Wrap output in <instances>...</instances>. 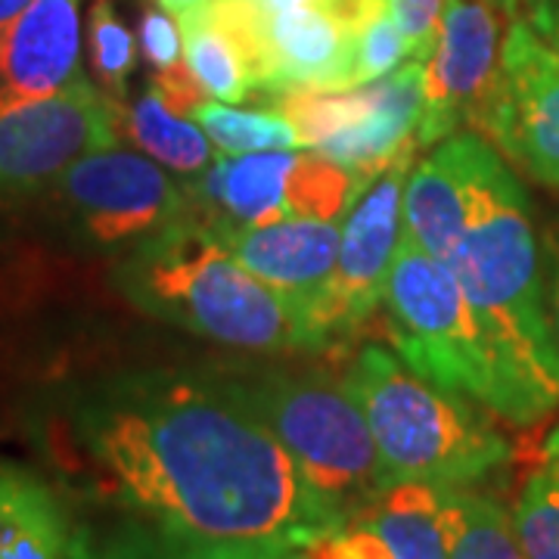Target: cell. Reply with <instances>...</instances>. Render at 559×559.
<instances>
[{
    "mask_svg": "<svg viewBox=\"0 0 559 559\" xmlns=\"http://www.w3.org/2000/svg\"><path fill=\"white\" fill-rule=\"evenodd\" d=\"M513 16L500 0H444L439 47L426 62V103L417 140L429 146L460 124L479 128L503 69Z\"/></svg>",
    "mask_w": 559,
    "mask_h": 559,
    "instance_id": "9",
    "label": "cell"
},
{
    "mask_svg": "<svg viewBox=\"0 0 559 559\" xmlns=\"http://www.w3.org/2000/svg\"><path fill=\"white\" fill-rule=\"evenodd\" d=\"M305 554L311 559H395L380 532L360 520L323 535L311 547H305Z\"/></svg>",
    "mask_w": 559,
    "mask_h": 559,
    "instance_id": "27",
    "label": "cell"
},
{
    "mask_svg": "<svg viewBox=\"0 0 559 559\" xmlns=\"http://www.w3.org/2000/svg\"><path fill=\"white\" fill-rule=\"evenodd\" d=\"M190 121H197L205 138L227 156H246L261 150H299L301 138L293 121L274 109H234L227 103L205 100L193 109Z\"/></svg>",
    "mask_w": 559,
    "mask_h": 559,
    "instance_id": "21",
    "label": "cell"
},
{
    "mask_svg": "<svg viewBox=\"0 0 559 559\" xmlns=\"http://www.w3.org/2000/svg\"><path fill=\"white\" fill-rule=\"evenodd\" d=\"M116 286L143 314L221 345L252 352L326 345L299 305L242 267L193 212L138 242L116 267Z\"/></svg>",
    "mask_w": 559,
    "mask_h": 559,
    "instance_id": "2",
    "label": "cell"
},
{
    "mask_svg": "<svg viewBox=\"0 0 559 559\" xmlns=\"http://www.w3.org/2000/svg\"><path fill=\"white\" fill-rule=\"evenodd\" d=\"M28 3H32V0H0V38L7 35V28H10L13 22L25 13Z\"/></svg>",
    "mask_w": 559,
    "mask_h": 559,
    "instance_id": "34",
    "label": "cell"
},
{
    "mask_svg": "<svg viewBox=\"0 0 559 559\" xmlns=\"http://www.w3.org/2000/svg\"><path fill=\"white\" fill-rule=\"evenodd\" d=\"M407 53L404 35L399 32V25L392 20V13L385 10L377 20H370L358 35V47H355V75L352 84L364 87L370 81L385 79L389 72H395Z\"/></svg>",
    "mask_w": 559,
    "mask_h": 559,
    "instance_id": "25",
    "label": "cell"
},
{
    "mask_svg": "<svg viewBox=\"0 0 559 559\" xmlns=\"http://www.w3.org/2000/svg\"><path fill=\"white\" fill-rule=\"evenodd\" d=\"M140 47L143 57L153 62L159 72H168L183 62V50H180V25H175L171 13L165 10H146L140 20Z\"/></svg>",
    "mask_w": 559,
    "mask_h": 559,
    "instance_id": "28",
    "label": "cell"
},
{
    "mask_svg": "<svg viewBox=\"0 0 559 559\" xmlns=\"http://www.w3.org/2000/svg\"><path fill=\"white\" fill-rule=\"evenodd\" d=\"M72 436L134 532L180 550L286 559L348 525L240 382L119 377L72 407Z\"/></svg>",
    "mask_w": 559,
    "mask_h": 559,
    "instance_id": "1",
    "label": "cell"
},
{
    "mask_svg": "<svg viewBox=\"0 0 559 559\" xmlns=\"http://www.w3.org/2000/svg\"><path fill=\"white\" fill-rule=\"evenodd\" d=\"M50 190L94 246H138L190 215V193L156 162L116 146L72 162Z\"/></svg>",
    "mask_w": 559,
    "mask_h": 559,
    "instance_id": "8",
    "label": "cell"
},
{
    "mask_svg": "<svg viewBox=\"0 0 559 559\" xmlns=\"http://www.w3.org/2000/svg\"><path fill=\"white\" fill-rule=\"evenodd\" d=\"M503 7H507V13L513 16V20H525L528 16V10H532V3L535 0H500Z\"/></svg>",
    "mask_w": 559,
    "mask_h": 559,
    "instance_id": "36",
    "label": "cell"
},
{
    "mask_svg": "<svg viewBox=\"0 0 559 559\" xmlns=\"http://www.w3.org/2000/svg\"><path fill=\"white\" fill-rule=\"evenodd\" d=\"M525 20L535 25L540 38L559 50V0H535Z\"/></svg>",
    "mask_w": 559,
    "mask_h": 559,
    "instance_id": "31",
    "label": "cell"
},
{
    "mask_svg": "<svg viewBox=\"0 0 559 559\" xmlns=\"http://www.w3.org/2000/svg\"><path fill=\"white\" fill-rule=\"evenodd\" d=\"M178 25L183 35V60L215 100L242 103L255 91L249 62L237 40L221 28V22L205 7L178 16Z\"/></svg>",
    "mask_w": 559,
    "mask_h": 559,
    "instance_id": "20",
    "label": "cell"
},
{
    "mask_svg": "<svg viewBox=\"0 0 559 559\" xmlns=\"http://www.w3.org/2000/svg\"><path fill=\"white\" fill-rule=\"evenodd\" d=\"M355 47L358 32L318 0L267 16L255 91L271 100L299 91H352Z\"/></svg>",
    "mask_w": 559,
    "mask_h": 559,
    "instance_id": "13",
    "label": "cell"
},
{
    "mask_svg": "<svg viewBox=\"0 0 559 559\" xmlns=\"http://www.w3.org/2000/svg\"><path fill=\"white\" fill-rule=\"evenodd\" d=\"M134 35L119 20L112 0H97L91 10V60L100 79L103 91L112 94V100L124 97V84L134 69Z\"/></svg>",
    "mask_w": 559,
    "mask_h": 559,
    "instance_id": "24",
    "label": "cell"
},
{
    "mask_svg": "<svg viewBox=\"0 0 559 559\" xmlns=\"http://www.w3.org/2000/svg\"><path fill=\"white\" fill-rule=\"evenodd\" d=\"M441 264L454 274L503 364L554 411L559 360L550 340L538 242L525 190L500 156Z\"/></svg>",
    "mask_w": 559,
    "mask_h": 559,
    "instance_id": "3",
    "label": "cell"
},
{
    "mask_svg": "<svg viewBox=\"0 0 559 559\" xmlns=\"http://www.w3.org/2000/svg\"><path fill=\"white\" fill-rule=\"evenodd\" d=\"M389 13L404 35L407 53L417 62H429L439 47L444 0H389Z\"/></svg>",
    "mask_w": 559,
    "mask_h": 559,
    "instance_id": "26",
    "label": "cell"
},
{
    "mask_svg": "<svg viewBox=\"0 0 559 559\" xmlns=\"http://www.w3.org/2000/svg\"><path fill=\"white\" fill-rule=\"evenodd\" d=\"M441 491L448 559H525L513 516L503 503L473 491L469 485H451Z\"/></svg>",
    "mask_w": 559,
    "mask_h": 559,
    "instance_id": "18",
    "label": "cell"
},
{
    "mask_svg": "<svg viewBox=\"0 0 559 559\" xmlns=\"http://www.w3.org/2000/svg\"><path fill=\"white\" fill-rule=\"evenodd\" d=\"M286 559H311L305 550H299V554H293V557H286Z\"/></svg>",
    "mask_w": 559,
    "mask_h": 559,
    "instance_id": "38",
    "label": "cell"
},
{
    "mask_svg": "<svg viewBox=\"0 0 559 559\" xmlns=\"http://www.w3.org/2000/svg\"><path fill=\"white\" fill-rule=\"evenodd\" d=\"M242 3L252 7V10H259L261 16H277L283 10L301 7V3H308V0H242Z\"/></svg>",
    "mask_w": 559,
    "mask_h": 559,
    "instance_id": "33",
    "label": "cell"
},
{
    "mask_svg": "<svg viewBox=\"0 0 559 559\" xmlns=\"http://www.w3.org/2000/svg\"><path fill=\"white\" fill-rule=\"evenodd\" d=\"M81 0H32L0 38V116L81 79Z\"/></svg>",
    "mask_w": 559,
    "mask_h": 559,
    "instance_id": "15",
    "label": "cell"
},
{
    "mask_svg": "<svg viewBox=\"0 0 559 559\" xmlns=\"http://www.w3.org/2000/svg\"><path fill=\"white\" fill-rule=\"evenodd\" d=\"M382 301L392 318L389 336L401 360L419 377L476 399L516 426H532L550 414L503 364L454 274L407 234L401 237Z\"/></svg>",
    "mask_w": 559,
    "mask_h": 559,
    "instance_id": "5",
    "label": "cell"
},
{
    "mask_svg": "<svg viewBox=\"0 0 559 559\" xmlns=\"http://www.w3.org/2000/svg\"><path fill=\"white\" fill-rule=\"evenodd\" d=\"M205 230L240 261L242 267H249L267 286H274L286 299L296 301L311 320V311L323 296L340 259L342 227L336 221L286 218L267 227L205 224Z\"/></svg>",
    "mask_w": 559,
    "mask_h": 559,
    "instance_id": "14",
    "label": "cell"
},
{
    "mask_svg": "<svg viewBox=\"0 0 559 559\" xmlns=\"http://www.w3.org/2000/svg\"><path fill=\"white\" fill-rule=\"evenodd\" d=\"M261 417L299 463L305 479L355 522L389 488L370 423L348 382L326 370L271 373L246 385Z\"/></svg>",
    "mask_w": 559,
    "mask_h": 559,
    "instance_id": "6",
    "label": "cell"
},
{
    "mask_svg": "<svg viewBox=\"0 0 559 559\" xmlns=\"http://www.w3.org/2000/svg\"><path fill=\"white\" fill-rule=\"evenodd\" d=\"M507 159L559 187V50L528 20H513L503 69L479 128Z\"/></svg>",
    "mask_w": 559,
    "mask_h": 559,
    "instance_id": "10",
    "label": "cell"
},
{
    "mask_svg": "<svg viewBox=\"0 0 559 559\" xmlns=\"http://www.w3.org/2000/svg\"><path fill=\"white\" fill-rule=\"evenodd\" d=\"M69 540L72 520L57 488L0 460V559H66Z\"/></svg>",
    "mask_w": 559,
    "mask_h": 559,
    "instance_id": "16",
    "label": "cell"
},
{
    "mask_svg": "<svg viewBox=\"0 0 559 559\" xmlns=\"http://www.w3.org/2000/svg\"><path fill=\"white\" fill-rule=\"evenodd\" d=\"M550 289H547V320H550V340H554V352L559 360V237L550 240Z\"/></svg>",
    "mask_w": 559,
    "mask_h": 559,
    "instance_id": "32",
    "label": "cell"
},
{
    "mask_svg": "<svg viewBox=\"0 0 559 559\" xmlns=\"http://www.w3.org/2000/svg\"><path fill=\"white\" fill-rule=\"evenodd\" d=\"M121 131L119 100L84 79L0 116V202L50 190L72 162L116 146Z\"/></svg>",
    "mask_w": 559,
    "mask_h": 559,
    "instance_id": "7",
    "label": "cell"
},
{
    "mask_svg": "<svg viewBox=\"0 0 559 559\" xmlns=\"http://www.w3.org/2000/svg\"><path fill=\"white\" fill-rule=\"evenodd\" d=\"M426 103V66L411 62L348 91V116L333 138L314 146L355 178L358 193L401 162H414L417 128Z\"/></svg>",
    "mask_w": 559,
    "mask_h": 559,
    "instance_id": "12",
    "label": "cell"
},
{
    "mask_svg": "<svg viewBox=\"0 0 559 559\" xmlns=\"http://www.w3.org/2000/svg\"><path fill=\"white\" fill-rule=\"evenodd\" d=\"M345 382L370 423L389 485H476L510 463L507 439L466 395L419 377L382 345H364Z\"/></svg>",
    "mask_w": 559,
    "mask_h": 559,
    "instance_id": "4",
    "label": "cell"
},
{
    "mask_svg": "<svg viewBox=\"0 0 559 559\" xmlns=\"http://www.w3.org/2000/svg\"><path fill=\"white\" fill-rule=\"evenodd\" d=\"M153 91L159 94L171 112H178L183 119H190L193 109L205 103V87H202L200 79L190 72L187 60L180 62V66H175V69H168V72H159L156 81H153Z\"/></svg>",
    "mask_w": 559,
    "mask_h": 559,
    "instance_id": "29",
    "label": "cell"
},
{
    "mask_svg": "<svg viewBox=\"0 0 559 559\" xmlns=\"http://www.w3.org/2000/svg\"><path fill=\"white\" fill-rule=\"evenodd\" d=\"M544 454L547 457H559V426L554 429V436L547 439V444H544Z\"/></svg>",
    "mask_w": 559,
    "mask_h": 559,
    "instance_id": "37",
    "label": "cell"
},
{
    "mask_svg": "<svg viewBox=\"0 0 559 559\" xmlns=\"http://www.w3.org/2000/svg\"><path fill=\"white\" fill-rule=\"evenodd\" d=\"M106 559H267V557H240V554H197V550H180L171 544L146 538L131 532L124 544H119Z\"/></svg>",
    "mask_w": 559,
    "mask_h": 559,
    "instance_id": "30",
    "label": "cell"
},
{
    "mask_svg": "<svg viewBox=\"0 0 559 559\" xmlns=\"http://www.w3.org/2000/svg\"><path fill=\"white\" fill-rule=\"evenodd\" d=\"M411 162H401L373 180L342 221L340 259L323 296L311 311L326 340L358 330L385 299L389 271L404 237V187Z\"/></svg>",
    "mask_w": 559,
    "mask_h": 559,
    "instance_id": "11",
    "label": "cell"
},
{
    "mask_svg": "<svg viewBox=\"0 0 559 559\" xmlns=\"http://www.w3.org/2000/svg\"><path fill=\"white\" fill-rule=\"evenodd\" d=\"M377 528L395 559H448L441 491L426 481H395L358 516Z\"/></svg>",
    "mask_w": 559,
    "mask_h": 559,
    "instance_id": "17",
    "label": "cell"
},
{
    "mask_svg": "<svg viewBox=\"0 0 559 559\" xmlns=\"http://www.w3.org/2000/svg\"><path fill=\"white\" fill-rule=\"evenodd\" d=\"M513 525L525 559H559V457H547L522 488Z\"/></svg>",
    "mask_w": 559,
    "mask_h": 559,
    "instance_id": "23",
    "label": "cell"
},
{
    "mask_svg": "<svg viewBox=\"0 0 559 559\" xmlns=\"http://www.w3.org/2000/svg\"><path fill=\"white\" fill-rule=\"evenodd\" d=\"M205 3H209V0H159L162 10L171 13V16H183V13H190V10H200Z\"/></svg>",
    "mask_w": 559,
    "mask_h": 559,
    "instance_id": "35",
    "label": "cell"
},
{
    "mask_svg": "<svg viewBox=\"0 0 559 559\" xmlns=\"http://www.w3.org/2000/svg\"><path fill=\"white\" fill-rule=\"evenodd\" d=\"M124 134L180 175H202L215 162V150L200 124L171 112L153 87L124 112Z\"/></svg>",
    "mask_w": 559,
    "mask_h": 559,
    "instance_id": "19",
    "label": "cell"
},
{
    "mask_svg": "<svg viewBox=\"0 0 559 559\" xmlns=\"http://www.w3.org/2000/svg\"><path fill=\"white\" fill-rule=\"evenodd\" d=\"M360 200L355 178L340 162L320 156L318 150L299 153L286 178V212L289 218L336 221L345 205Z\"/></svg>",
    "mask_w": 559,
    "mask_h": 559,
    "instance_id": "22",
    "label": "cell"
}]
</instances>
